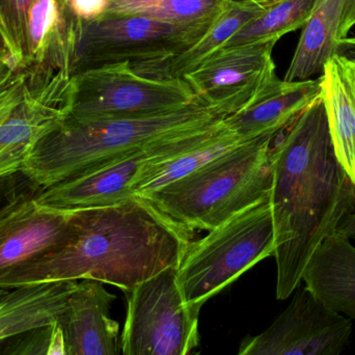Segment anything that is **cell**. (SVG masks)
<instances>
[{"label":"cell","instance_id":"obj_26","mask_svg":"<svg viewBox=\"0 0 355 355\" xmlns=\"http://www.w3.org/2000/svg\"><path fill=\"white\" fill-rule=\"evenodd\" d=\"M40 190L22 173L0 180V217L23 198L37 193Z\"/></svg>","mask_w":355,"mask_h":355},{"label":"cell","instance_id":"obj_14","mask_svg":"<svg viewBox=\"0 0 355 355\" xmlns=\"http://www.w3.org/2000/svg\"><path fill=\"white\" fill-rule=\"evenodd\" d=\"M116 295L100 282H77L58 317L68 355H120V325L110 316Z\"/></svg>","mask_w":355,"mask_h":355},{"label":"cell","instance_id":"obj_20","mask_svg":"<svg viewBox=\"0 0 355 355\" xmlns=\"http://www.w3.org/2000/svg\"><path fill=\"white\" fill-rule=\"evenodd\" d=\"M346 0H317L284 80H310L320 76L325 64L336 55Z\"/></svg>","mask_w":355,"mask_h":355},{"label":"cell","instance_id":"obj_21","mask_svg":"<svg viewBox=\"0 0 355 355\" xmlns=\"http://www.w3.org/2000/svg\"><path fill=\"white\" fill-rule=\"evenodd\" d=\"M245 141H248L240 139L225 127L214 137L184 153L164 162H152L144 171L135 194L139 196H148L168 184L187 176L221 154Z\"/></svg>","mask_w":355,"mask_h":355},{"label":"cell","instance_id":"obj_29","mask_svg":"<svg viewBox=\"0 0 355 355\" xmlns=\"http://www.w3.org/2000/svg\"><path fill=\"white\" fill-rule=\"evenodd\" d=\"M355 26V0H346L343 17L340 25L339 39L349 35L350 31Z\"/></svg>","mask_w":355,"mask_h":355},{"label":"cell","instance_id":"obj_24","mask_svg":"<svg viewBox=\"0 0 355 355\" xmlns=\"http://www.w3.org/2000/svg\"><path fill=\"white\" fill-rule=\"evenodd\" d=\"M232 2L233 0H164L135 14L180 24L209 22L216 20Z\"/></svg>","mask_w":355,"mask_h":355},{"label":"cell","instance_id":"obj_3","mask_svg":"<svg viewBox=\"0 0 355 355\" xmlns=\"http://www.w3.org/2000/svg\"><path fill=\"white\" fill-rule=\"evenodd\" d=\"M239 110L231 104L190 105L139 120L76 122L66 119L35 146L22 173L40 189L122 159L170 135L215 124Z\"/></svg>","mask_w":355,"mask_h":355},{"label":"cell","instance_id":"obj_2","mask_svg":"<svg viewBox=\"0 0 355 355\" xmlns=\"http://www.w3.org/2000/svg\"><path fill=\"white\" fill-rule=\"evenodd\" d=\"M77 235L0 277V289L64 281L110 284L124 293L178 268L196 232L141 196L104 208L74 210Z\"/></svg>","mask_w":355,"mask_h":355},{"label":"cell","instance_id":"obj_7","mask_svg":"<svg viewBox=\"0 0 355 355\" xmlns=\"http://www.w3.org/2000/svg\"><path fill=\"white\" fill-rule=\"evenodd\" d=\"M71 80L67 119L76 122L151 118L182 110L200 100L184 79L141 76L129 62L92 69Z\"/></svg>","mask_w":355,"mask_h":355},{"label":"cell","instance_id":"obj_33","mask_svg":"<svg viewBox=\"0 0 355 355\" xmlns=\"http://www.w3.org/2000/svg\"><path fill=\"white\" fill-rule=\"evenodd\" d=\"M248 1L252 2L256 6H260L263 10H267V8H271V6H275V4L281 3V2L285 1V0H248Z\"/></svg>","mask_w":355,"mask_h":355},{"label":"cell","instance_id":"obj_5","mask_svg":"<svg viewBox=\"0 0 355 355\" xmlns=\"http://www.w3.org/2000/svg\"><path fill=\"white\" fill-rule=\"evenodd\" d=\"M275 227L268 198L192 241L177 268L186 304L202 310L244 272L275 256Z\"/></svg>","mask_w":355,"mask_h":355},{"label":"cell","instance_id":"obj_4","mask_svg":"<svg viewBox=\"0 0 355 355\" xmlns=\"http://www.w3.org/2000/svg\"><path fill=\"white\" fill-rule=\"evenodd\" d=\"M277 135L245 141L141 198L191 231H211L268 198L273 179L271 143Z\"/></svg>","mask_w":355,"mask_h":355},{"label":"cell","instance_id":"obj_17","mask_svg":"<svg viewBox=\"0 0 355 355\" xmlns=\"http://www.w3.org/2000/svg\"><path fill=\"white\" fill-rule=\"evenodd\" d=\"M319 78L336 156L355 185V62L334 55Z\"/></svg>","mask_w":355,"mask_h":355},{"label":"cell","instance_id":"obj_32","mask_svg":"<svg viewBox=\"0 0 355 355\" xmlns=\"http://www.w3.org/2000/svg\"><path fill=\"white\" fill-rule=\"evenodd\" d=\"M338 233L341 234L344 237L348 239H354L355 238V211L352 214L346 216L338 227Z\"/></svg>","mask_w":355,"mask_h":355},{"label":"cell","instance_id":"obj_30","mask_svg":"<svg viewBox=\"0 0 355 355\" xmlns=\"http://www.w3.org/2000/svg\"><path fill=\"white\" fill-rule=\"evenodd\" d=\"M46 355H68L62 329L56 321L52 324L51 340Z\"/></svg>","mask_w":355,"mask_h":355},{"label":"cell","instance_id":"obj_34","mask_svg":"<svg viewBox=\"0 0 355 355\" xmlns=\"http://www.w3.org/2000/svg\"><path fill=\"white\" fill-rule=\"evenodd\" d=\"M8 292L10 290L6 289H0V304L6 300V296H8Z\"/></svg>","mask_w":355,"mask_h":355},{"label":"cell","instance_id":"obj_28","mask_svg":"<svg viewBox=\"0 0 355 355\" xmlns=\"http://www.w3.org/2000/svg\"><path fill=\"white\" fill-rule=\"evenodd\" d=\"M162 1L164 0H110L106 14H135Z\"/></svg>","mask_w":355,"mask_h":355},{"label":"cell","instance_id":"obj_8","mask_svg":"<svg viewBox=\"0 0 355 355\" xmlns=\"http://www.w3.org/2000/svg\"><path fill=\"white\" fill-rule=\"evenodd\" d=\"M71 93L66 73L31 68L0 93V180L21 173L39 141L66 120Z\"/></svg>","mask_w":355,"mask_h":355},{"label":"cell","instance_id":"obj_23","mask_svg":"<svg viewBox=\"0 0 355 355\" xmlns=\"http://www.w3.org/2000/svg\"><path fill=\"white\" fill-rule=\"evenodd\" d=\"M35 0H0V42L21 68L27 67V21Z\"/></svg>","mask_w":355,"mask_h":355},{"label":"cell","instance_id":"obj_18","mask_svg":"<svg viewBox=\"0 0 355 355\" xmlns=\"http://www.w3.org/2000/svg\"><path fill=\"white\" fill-rule=\"evenodd\" d=\"M77 282L35 284L10 290L0 304V344L31 329L53 324Z\"/></svg>","mask_w":355,"mask_h":355},{"label":"cell","instance_id":"obj_10","mask_svg":"<svg viewBox=\"0 0 355 355\" xmlns=\"http://www.w3.org/2000/svg\"><path fill=\"white\" fill-rule=\"evenodd\" d=\"M209 126V125H208ZM207 126L170 135L103 168L41 189L35 200L64 210L104 208L137 196L144 171L152 162H164L207 141Z\"/></svg>","mask_w":355,"mask_h":355},{"label":"cell","instance_id":"obj_22","mask_svg":"<svg viewBox=\"0 0 355 355\" xmlns=\"http://www.w3.org/2000/svg\"><path fill=\"white\" fill-rule=\"evenodd\" d=\"M316 1L285 0L271 6L242 26L220 49L258 42L279 41L283 35L304 27Z\"/></svg>","mask_w":355,"mask_h":355},{"label":"cell","instance_id":"obj_19","mask_svg":"<svg viewBox=\"0 0 355 355\" xmlns=\"http://www.w3.org/2000/svg\"><path fill=\"white\" fill-rule=\"evenodd\" d=\"M263 8L248 0H233L206 33L182 53L157 62H143L130 67L141 76L154 79H183L207 58L220 49L242 26L263 12Z\"/></svg>","mask_w":355,"mask_h":355},{"label":"cell","instance_id":"obj_6","mask_svg":"<svg viewBox=\"0 0 355 355\" xmlns=\"http://www.w3.org/2000/svg\"><path fill=\"white\" fill-rule=\"evenodd\" d=\"M214 21L180 24L139 14L77 20L69 74L72 78L107 64L133 66L172 58L194 45Z\"/></svg>","mask_w":355,"mask_h":355},{"label":"cell","instance_id":"obj_31","mask_svg":"<svg viewBox=\"0 0 355 355\" xmlns=\"http://www.w3.org/2000/svg\"><path fill=\"white\" fill-rule=\"evenodd\" d=\"M336 55L342 56L355 62V35L338 40Z\"/></svg>","mask_w":355,"mask_h":355},{"label":"cell","instance_id":"obj_25","mask_svg":"<svg viewBox=\"0 0 355 355\" xmlns=\"http://www.w3.org/2000/svg\"><path fill=\"white\" fill-rule=\"evenodd\" d=\"M52 325L37 327L4 342L0 355H46L51 340Z\"/></svg>","mask_w":355,"mask_h":355},{"label":"cell","instance_id":"obj_15","mask_svg":"<svg viewBox=\"0 0 355 355\" xmlns=\"http://www.w3.org/2000/svg\"><path fill=\"white\" fill-rule=\"evenodd\" d=\"M320 98L319 77L288 83L275 75L223 123L243 141L267 133H279Z\"/></svg>","mask_w":355,"mask_h":355},{"label":"cell","instance_id":"obj_12","mask_svg":"<svg viewBox=\"0 0 355 355\" xmlns=\"http://www.w3.org/2000/svg\"><path fill=\"white\" fill-rule=\"evenodd\" d=\"M277 41L219 49L183 77L196 98L211 106L241 108L275 74Z\"/></svg>","mask_w":355,"mask_h":355},{"label":"cell","instance_id":"obj_11","mask_svg":"<svg viewBox=\"0 0 355 355\" xmlns=\"http://www.w3.org/2000/svg\"><path fill=\"white\" fill-rule=\"evenodd\" d=\"M352 334L350 319L300 286L286 310L263 333L243 339L236 355H342Z\"/></svg>","mask_w":355,"mask_h":355},{"label":"cell","instance_id":"obj_13","mask_svg":"<svg viewBox=\"0 0 355 355\" xmlns=\"http://www.w3.org/2000/svg\"><path fill=\"white\" fill-rule=\"evenodd\" d=\"M35 194L0 217V277L76 237L74 210L45 206Z\"/></svg>","mask_w":355,"mask_h":355},{"label":"cell","instance_id":"obj_16","mask_svg":"<svg viewBox=\"0 0 355 355\" xmlns=\"http://www.w3.org/2000/svg\"><path fill=\"white\" fill-rule=\"evenodd\" d=\"M306 289L331 312L355 319V248L334 233L311 257L302 275Z\"/></svg>","mask_w":355,"mask_h":355},{"label":"cell","instance_id":"obj_27","mask_svg":"<svg viewBox=\"0 0 355 355\" xmlns=\"http://www.w3.org/2000/svg\"><path fill=\"white\" fill-rule=\"evenodd\" d=\"M71 12L79 21H93L104 16L110 0H68Z\"/></svg>","mask_w":355,"mask_h":355},{"label":"cell","instance_id":"obj_1","mask_svg":"<svg viewBox=\"0 0 355 355\" xmlns=\"http://www.w3.org/2000/svg\"><path fill=\"white\" fill-rule=\"evenodd\" d=\"M271 164L277 298L285 300L317 248L355 211V185L336 156L321 98L290 125Z\"/></svg>","mask_w":355,"mask_h":355},{"label":"cell","instance_id":"obj_9","mask_svg":"<svg viewBox=\"0 0 355 355\" xmlns=\"http://www.w3.org/2000/svg\"><path fill=\"white\" fill-rule=\"evenodd\" d=\"M125 295L122 355H200V309L184 300L177 268L162 271Z\"/></svg>","mask_w":355,"mask_h":355}]
</instances>
